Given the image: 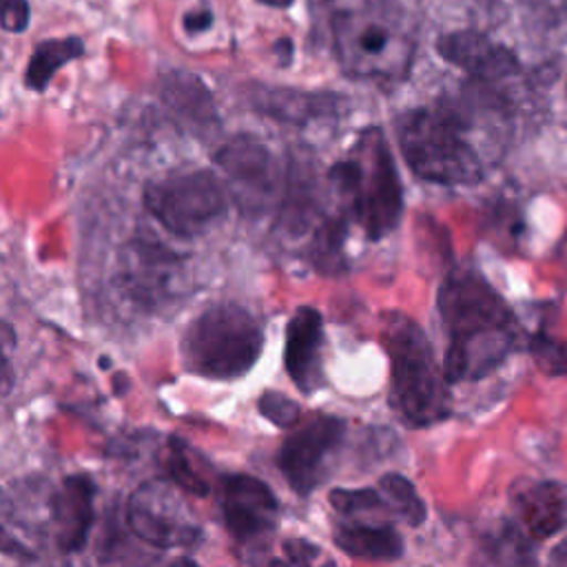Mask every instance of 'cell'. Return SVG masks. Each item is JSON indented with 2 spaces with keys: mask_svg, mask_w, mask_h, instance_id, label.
<instances>
[{
  "mask_svg": "<svg viewBox=\"0 0 567 567\" xmlns=\"http://www.w3.org/2000/svg\"><path fill=\"white\" fill-rule=\"evenodd\" d=\"M261 4H268V7H275V9H288L292 4V0H257Z\"/></svg>",
  "mask_w": 567,
  "mask_h": 567,
  "instance_id": "1f68e13d",
  "label": "cell"
},
{
  "mask_svg": "<svg viewBox=\"0 0 567 567\" xmlns=\"http://www.w3.org/2000/svg\"><path fill=\"white\" fill-rule=\"evenodd\" d=\"M492 556L496 567H540L527 532H520L516 525L501 529L492 543Z\"/></svg>",
  "mask_w": 567,
  "mask_h": 567,
  "instance_id": "7402d4cb",
  "label": "cell"
},
{
  "mask_svg": "<svg viewBox=\"0 0 567 567\" xmlns=\"http://www.w3.org/2000/svg\"><path fill=\"white\" fill-rule=\"evenodd\" d=\"M250 104L255 111L281 120L288 124H308L312 120L332 117L339 113V95L332 93H312V91H297V89H281V86H264L255 84L248 91Z\"/></svg>",
  "mask_w": 567,
  "mask_h": 567,
  "instance_id": "2e32d148",
  "label": "cell"
},
{
  "mask_svg": "<svg viewBox=\"0 0 567 567\" xmlns=\"http://www.w3.org/2000/svg\"><path fill=\"white\" fill-rule=\"evenodd\" d=\"M334 545L354 558L394 560L403 554V538L390 525H339Z\"/></svg>",
  "mask_w": 567,
  "mask_h": 567,
  "instance_id": "d6986e66",
  "label": "cell"
},
{
  "mask_svg": "<svg viewBox=\"0 0 567 567\" xmlns=\"http://www.w3.org/2000/svg\"><path fill=\"white\" fill-rule=\"evenodd\" d=\"M383 346L390 357V401L399 416L414 425H434L450 416V381L439 368L434 350L421 326L403 312L383 321Z\"/></svg>",
  "mask_w": 567,
  "mask_h": 567,
  "instance_id": "5b68a950",
  "label": "cell"
},
{
  "mask_svg": "<svg viewBox=\"0 0 567 567\" xmlns=\"http://www.w3.org/2000/svg\"><path fill=\"white\" fill-rule=\"evenodd\" d=\"M221 512L228 532L237 540H250L275 529L279 503L272 489L255 476L233 474L224 481Z\"/></svg>",
  "mask_w": 567,
  "mask_h": 567,
  "instance_id": "7c38bea8",
  "label": "cell"
},
{
  "mask_svg": "<svg viewBox=\"0 0 567 567\" xmlns=\"http://www.w3.org/2000/svg\"><path fill=\"white\" fill-rule=\"evenodd\" d=\"M162 100L173 113L195 124L197 128H210L217 124V113L210 93L199 82V78L190 73L175 71L166 75L162 84Z\"/></svg>",
  "mask_w": 567,
  "mask_h": 567,
  "instance_id": "ac0fdd59",
  "label": "cell"
},
{
  "mask_svg": "<svg viewBox=\"0 0 567 567\" xmlns=\"http://www.w3.org/2000/svg\"><path fill=\"white\" fill-rule=\"evenodd\" d=\"M523 2L549 18H556L567 9V0H523Z\"/></svg>",
  "mask_w": 567,
  "mask_h": 567,
  "instance_id": "f546056e",
  "label": "cell"
},
{
  "mask_svg": "<svg viewBox=\"0 0 567 567\" xmlns=\"http://www.w3.org/2000/svg\"><path fill=\"white\" fill-rule=\"evenodd\" d=\"M182 492L166 478L142 483L126 505L133 534L159 549L195 545L202 538V525Z\"/></svg>",
  "mask_w": 567,
  "mask_h": 567,
  "instance_id": "ba28073f",
  "label": "cell"
},
{
  "mask_svg": "<svg viewBox=\"0 0 567 567\" xmlns=\"http://www.w3.org/2000/svg\"><path fill=\"white\" fill-rule=\"evenodd\" d=\"M518 518L534 540H545L567 527V487L558 481L527 485L514 498Z\"/></svg>",
  "mask_w": 567,
  "mask_h": 567,
  "instance_id": "e0dca14e",
  "label": "cell"
},
{
  "mask_svg": "<svg viewBox=\"0 0 567 567\" xmlns=\"http://www.w3.org/2000/svg\"><path fill=\"white\" fill-rule=\"evenodd\" d=\"M549 560H551V567H567V538L554 547Z\"/></svg>",
  "mask_w": 567,
  "mask_h": 567,
  "instance_id": "4dcf8cb0",
  "label": "cell"
},
{
  "mask_svg": "<svg viewBox=\"0 0 567 567\" xmlns=\"http://www.w3.org/2000/svg\"><path fill=\"white\" fill-rule=\"evenodd\" d=\"M144 206L164 230L193 239L226 213L228 197L210 171H186L151 182L144 190Z\"/></svg>",
  "mask_w": 567,
  "mask_h": 567,
  "instance_id": "52a82bcc",
  "label": "cell"
},
{
  "mask_svg": "<svg viewBox=\"0 0 567 567\" xmlns=\"http://www.w3.org/2000/svg\"><path fill=\"white\" fill-rule=\"evenodd\" d=\"M259 412L277 427H290L299 421V405L281 392L268 390L259 396Z\"/></svg>",
  "mask_w": 567,
  "mask_h": 567,
  "instance_id": "4316f807",
  "label": "cell"
},
{
  "mask_svg": "<svg viewBox=\"0 0 567 567\" xmlns=\"http://www.w3.org/2000/svg\"><path fill=\"white\" fill-rule=\"evenodd\" d=\"M272 567H337L334 560L315 543L306 538H288L281 545V558Z\"/></svg>",
  "mask_w": 567,
  "mask_h": 567,
  "instance_id": "d4e9b609",
  "label": "cell"
},
{
  "mask_svg": "<svg viewBox=\"0 0 567 567\" xmlns=\"http://www.w3.org/2000/svg\"><path fill=\"white\" fill-rule=\"evenodd\" d=\"M436 51L450 64L463 69L472 80L489 84L518 73L516 55L489 35L472 29L452 31L436 40Z\"/></svg>",
  "mask_w": 567,
  "mask_h": 567,
  "instance_id": "4fadbf2b",
  "label": "cell"
},
{
  "mask_svg": "<svg viewBox=\"0 0 567 567\" xmlns=\"http://www.w3.org/2000/svg\"><path fill=\"white\" fill-rule=\"evenodd\" d=\"M439 315L447 332L443 372L450 383L487 377L518 343L514 312L478 272L447 275L439 290Z\"/></svg>",
  "mask_w": 567,
  "mask_h": 567,
  "instance_id": "7a4b0ae2",
  "label": "cell"
},
{
  "mask_svg": "<svg viewBox=\"0 0 567 567\" xmlns=\"http://www.w3.org/2000/svg\"><path fill=\"white\" fill-rule=\"evenodd\" d=\"M529 352L536 365L547 374H567V343L538 332L529 341Z\"/></svg>",
  "mask_w": 567,
  "mask_h": 567,
  "instance_id": "484cf974",
  "label": "cell"
},
{
  "mask_svg": "<svg viewBox=\"0 0 567 567\" xmlns=\"http://www.w3.org/2000/svg\"><path fill=\"white\" fill-rule=\"evenodd\" d=\"M84 55V44L80 38H55L40 42L27 64L24 82L29 89L42 91L49 86L53 75L71 60Z\"/></svg>",
  "mask_w": 567,
  "mask_h": 567,
  "instance_id": "ffe728a7",
  "label": "cell"
},
{
  "mask_svg": "<svg viewBox=\"0 0 567 567\" xmlns=\"http://www.w3.org/2000/svg\"><path fill=\"white\" fill-rule=\"evenodd\" d=\"M492 106L494 100L445 97L403 113L396 140L412 173L441 186L481 182L487 159L476 144L478 115Z\"/></svg>",
  "mask_w": 567,
  "mask_h": 567,
  "instance_id": "3957f363",
  "label": "cell"
},
{
  "mask_svg": "<svg viewBox=\"0 0 567 567\" xmlns=\"http://www.w3.org/2000/svg\"><path fill=\"white\" fill-rule=\"evenodd\" d=\"M213 22V13L210 11H195V13H188L184 16V29L188 33H199V31H206Z\"/></svg>",
  "mask_w": 567,
  "mask_h": 567,
  "instance_id": "f1b7e54d",
  "label": "cell"
},
{
  "mask_svg": "<svg viewBox=\"0 0 567 567\" xmlns=\"http://www.w3.org/2000/svg\"><path fill=\"white\" fill-rule=\"evenodd\" d=\"M31 11L27 0H2V27L4 31H24L29 24Z\"/></svg>",
  "mask_w": 567,
  "mask_h": 567,
  "instance_id": "83f0119b",
  "label": "cell"
},
{
  "mask_svg": "<svg viewBox=\"0 0 567 567\" xmlns=\"http://www.w3.org/2000/svg\"><path fill=\"white\" fill-rule=\"evenodd\" d=\"M264 330L252 312L237 303H215L197 315L182 341L193 374L228 381L246 374L259 359Z\"/></svg>",
  "mask_w": 567,
  "mask_h": 567,
  "instance_id": "8992f818",
  "label": "cell"
},
{
  "mask_svg": "<svg viewBox=\"0 0 567 567\" xmlns=\"http://www.w3.org/2000/svg\"><path fill=\"white\" fill-rule=\"evenodd\" d=\"M330 505L346 514V516H354V514H365L372 509H383L388 505V498L383 496L381 489H372V487H357V489H332L328 496Z\"/></svg>",
  "mask_w": 567,
  "mask_h": 567,
  "instance_id": "cb8c5ba5",
  "label": "cell"
},
{
  "mask_svg": "<svg viewBox=\"0 0 567 567\" xmlns=\"http://www.w3.org/2000/svg\"><path fill=\"white\" fill-rule=\"evenodd\" d=\"M379 489L383 492V496L388 498L390 509L405 520L412 527H419L425 516H427V507L421 501L416 487L412 485L410 478H405L399 472H388L379 478Z\"/></svg>",
  "mask_w": 567,
  "mask_h": 567,
  "instance_id": "44dd1931",
  "label": "cell"
},
{
  "mask_svg": "<svg viewBox=\"0 0 567 567\" xmlns=\"http://www.w3.org/2000/svg\"><path fill=\"white\" fill-rule=\"evenodd\" d=\"M190 450L186 447V443L182 439L171 436L168 441V454H166V472L168 478L182 487L184 492L193 494V496H206L210 492V485L206 483V478L197 472V467L190 463Z\"/></svg>",
  "mask_w": 567,
  "mask_h": 567,
  "instance_id": "603a6c76",
  "label": "cell"
},
{
  "mask_svg": "<svg viewBox=\"0 0 567 567\" xmlns=\"http://www.w3.org/2000/svg\"><path fill=\"white\" fill-rule=\"evenodd\" d=\"M95 483L91 476H66L51 498L55 543L62 551H80L93 525Z\"/></svg>",
  "mask_w": 567,
  "mask_h": 567,
  "instance_id": "9a60e30c",
  "label": "cell"
},
{
  "mask_svg": "<svg viewBox=\"0 0 567 567\" xmlns=\"http://www.w3.org/2000/svg\"><path fill=\"white\" fill-rule=\"evenodd\" d=\"M328 179L368 239H381L399 226L403 188L381 128L361 131L348 155L328 171Z\"/></svg>",
  "mask_w": 567,
  "mask_h": 567,
  "instance_id": "277c9868",
  "label": "cell"
},
{
  "mask_svg": "<svg viewBox=\"0 0 567 567\" xmlns=\"http://www.w3.org/2000/svg\"><path fill=\"white\" fill-rule=\"evenodd\" d=\"M120 279L131 299L157 308L179 295L184 259L151 237H133L120 257Z\"/></svg>",
  "mask_w": 567,
  "mask_h": 567,
  "instance_id": "30bf717a",
  "label": "cell"
},
{
  "mask_svg": "<svg viewBox=\"0 0 567 567\" xmlns=\"http://www.w3.org/2000/svg\"><path fill=\"white\" fill-rule=\"evenodd\" d=\"M215 164L226 177L230 199L246 215H259L277 202L284 173L270 148L252 135H235L215 153Z\"/></svg>",
  "mask_w": 567,
  "mask_h": 567,
  "instance_id": "9c48e42d",
  "label": "cell"
},
{
  "mask_svg": "<svg viewBox=\"0 0 567 567\" xmlns=\"http://www.w3.org/2000/svg\"><path fill=\"white\" fill-rule=\"evenodd\" d=\"M339 66L357 80L396 84L408 78L421 11L416 0H315Z\"/></svg>",
  "mask_w": 567,
  "mask_h": 567,
  "instance_id": "6da1fadb",
  "label": "cell"
},
{
  "mask_svg": "<svg viewBox=\"0 0 567 567\" xmlns=\"http://www.w3.org/2000/svg\"><path fill=\"white\" fill-rule=\"evenodd\" d=\"M166 567H199V565L195 560H190V558H177V560L168 563Z\"/></svg>",
  "mask_w": 567,
  "mask_h": 567,
  "instance_id": "d6a6232c",
  "label": "cell"
},
{
  "mask_svg": "<svg viewBox=\"0 0 567 567\" xmlns=\"http://www.w3.org/2000/svg\"><path fill=\"white\" fill-rule=\"evenodd\" d=\"M321 343H323L321 312L310 306L297 308L286 326L284 365L292 383L306 394H312L323 381Z\"/></svg>",
  "mask_w": 567,
  "mask_h": 567,
  "instance_id": "5bb4252c",
  "label": "cell"
},
{
  "mask_svg": "<svg viewBox=\"0 0 567 567\" xmlns=\"http://www.w3.org/2000/svg\"><path fill=\"white\" fill-rule=\"evenodd\" d=\"M346 423L339 416H315L299 430H295L281 445L277 463L290 487L306 496L310 494L323 472L330 454L341 445Z\"/></svg>",
  "mask_w": 567,
  "mask_h": 567,
  "instance_id": "8fae6325",
  "label": "cell"
}]
</instances>
